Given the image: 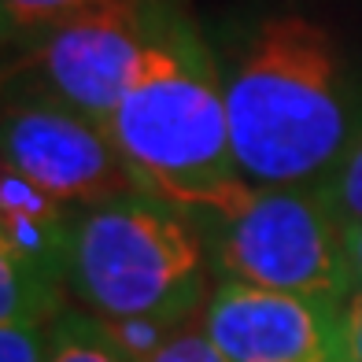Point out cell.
Here are the masks:
<instances>
[{"mask_svg":"<svg viewBox=\"0 0 362 362\" xmlns=\"http://www.w3.org/2000/svg\"><path fill=\"white\" fill-rule=\"evenodd\" d=\"M229 137L252 189L325 185L362 129V86L340 37L277 8L215 45Z\"/></svg>","mask_w":362,"mask_h":362,"instance_id":"6da1fadb","label":"cell"},{"mask_svg":"<svg viewBox=\"0 0 362 362\" xmlns=\"http://www.w3.org/2000/svg\"><path fill=\"white\" fill-rule=\"evenodd\" d=\"M107 129L137 192L200 226L248 204L252 185L233 159L215 45L174 0H152L141 71Z\"/></svg>","mask_w":362,"mask_h":362,"instance_id":"7a4b0ae2","label":"cell"},{"mask_svg":"<svg viewBox=\"0 0 362 362\" xmlns=\"http://www.w3.org/2000/svg\"><path fill=\"white\" fill-rule=\"evenodd\" d=\"M215 288L204 226L144 192L78 207L71 296L96 318L200 322Z\"/></svg>","mask_w":362,"mask_h":362,"instance_id":"3957f363","label":"cell"},{"mask_svg":"<svg viewBox=\"0 0 362 362\" xmlns=\"http://www.w3.org/2000/svg\"><path fill=\"white\" fill-rule=\"evenodd\" d=\"M215 281L340 303L351 285L344 218L322 185L252 189L240 211L204 222Z\"/></svg>","mask_w":362,"mask_h":362,"instance_id":"277c9868","label":"cell"},{"mask_svg":"<svg viewBox=\"0 0 362 362\" xmlns=\"http://www.w3.org/2000/svg\"><path fill=\"white\" fill-rule=\"evenodd\" d=\"M152 0H100L52 26L19 52H8L4 89H26L111 126L129 81L137 78Z\"/></svg>","mask_w":362,"mask_h":362,"instance_id":"5b68a950","label":"cell"},{"mask_svg":"<svg viewBox=\"0 0 362 362\" xmlns=\"http://www.w3.org/2000/svg\"><path fill=\"white\" fill-rule=\"evenodd\" d=\"M0 141L4 167L19 170L67 207H96L137 192L111 129L52 96L4 89Z\"/></svg>","mask_w":362,"mask_h":362,"instance_id":"8992f818","label":"cell"},{"mask_svg":"<svg viewBox=\"0 0 362 362\" xmlns=\"http://www.w3.org/2000/svg\"><path fill=\"white\" fill-rule=\"evenodd\" d=\"M78 207L19 170L0 174V322L52 325L67 310Z\"/></svg>","mask_w":362,"mask_h":362,"instance_id":"52a82bcc","label":"cell"},{"mask_svg":"<svg viewBox=\"0 0 362 362\" xmlns=\"http://www.w3.org/2000/svg\"><path fill=\"white\" fill-rule=\"evenodd\" d=\"M200 329L226 362H337V303L218 277Z\"/></svg>","mask_w":362,"mask_h":362,"instance_id":"ba28073f","label":"cell"},{"mask_svg":"<svg viewBox=\"0 0 362 362\" xmlns=\"http://www.w3.org/2000/svg\"><path fill=\"white\" fill-rule=\"evenodd\" d=\"M100 0H0V30H4V48L19 52L30 41H37L52 26L74 19Z\"/></svg>","mask_w":362,"mask_h":362,"instance_id":"9c48e42d","label":"cell"},{"mask_svg":"<svg viewBox=\"0 0 362 362\" xmlns=\"http://www.w3.org/2000/svg\"><path fill=\"white\" fill-rule=\"evenodd\" d=\"M48 362H126V358L111 348L100 322L89 310L67 307L52 322V351H48Z\"/></svg>","mask_w":362,"mask_h":362,"instance_id":"30bf717a","label":"cell"},{"mask_svg":"<svg viewBox=\"0 0 362 362\" xmlns=\"http://www.w3.org/2000/svg\"><path fill=\"white\" fill-rule=\"evenodd\" d=\"M96 322H100L104 337L111 340V348L126 362H152L185 329V325L159 322V318H96Z\"/></svg>","mask_w":362,"mask_h":362,"instance_id":"8fae6325","label":"cell"},{"mask_svg":"<svg viewBox=\"0 0 362 362\" xmlns=\"http://www.w3.org/2000/svg\"><path fill=\"white\" fill-rule=\"evenodd\" d=\"M329 192L333 207L340 211V218H362V129L358 137L351 141L348 156L340 159V167L333 170V177L322 185Z\"/></svg>","mask_w":362,"mask_h":362,"instance_id":"7c38bea8","label":"cell"},{"mask_svg":"<svg viewBox=\"0 0 362 362\" xmlns=\"http://www.w3.org/2000/svg\"><path fill=\"white\" fill-rule=\"evenodd\" d=\"M52 325L0 322V362H48Z\"/></svg>","mask_w":362,"mask_h":362,"instance_id":"4fadbf2b","label":"cell"},{"mask_svg":"<svg viewBox=\"0 0 362 362\" xmlns=\"http://www.w3.org/2000/svg\"><path fill=\"white\" fill-rule=\"evenodd\" d=\"M337 362H362V288L337 303Z\"/></svg>","mask_w":362,"mask_h":362,"instance_id":"5bb4252c","label":"cell"},{"mask_svg":"<svg viewBox=\"0 0 362 362\" xmlns=\"http://www.w3.org/2000/svg\"><path fill=\"white\" fill-rule=\"evenodd\" d=\"M152 362H226V358L215 351V344L207 340V333L200 329V322H192V325L181 329V333H177Z\"/></svg>","mask_w":362,"mask_h":362,"instance_id":"9a60e30c","label":"cell"},{"mask_svg":"<svg viewBox=\"0 0 362 362\" xmlns=\"http://www.w3.org/2000/svg\"><path fill=\"white\" fill-rule=\"evenodd\" d=\"M344 240H348V267H351V285L362 288V218H344Z\"/></svg>","mask_w":362,"mask_h":362,"instance_id":"2e32d148","label":"cell"}]
</instances>
